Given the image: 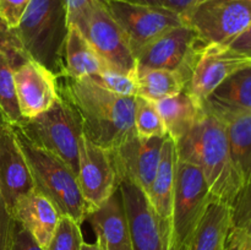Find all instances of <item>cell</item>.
Wrapping results in <instances>:
<instances>
[{"label":"cell","instance_id":"1","mask_svg":"<svg viewBox=\"0 0 251 250\" xmlns=\"http://www.w3.org/2000/svg\"><path fill=\"white\" fill-rule=\"evenodd\" d=\"M59 96L71 105L83 136L97 146L113 150L135 132V97L105 90L93 78L56 76Z\"/></svg>","mask_w":251,"mask_h":250},{"label":"cell","instance_id":"2","mask_svg":"<svg viewBox=\"0 0 251 250\" xmlns=\"http://www.w3.org/2000/svg\"><path fill=\"white\" fill-rule=\"evenodd\" d=\"M203 117L176 141V157L198 167L213 198L229 205L244 184L233 161L225 123L206 105Z\"/></svg>","mask_w":251,"mask_h":250},{"label":"cell","instance_id":"3","mask_svg":"<svg viewBox=\"0 0 251 250\" xmlns=\"http://www.w3.org/2000/svg\"><path fill=\"white\" fill-rule=\"evenodd\" d=\"M14 29L28 59L56 76L64 73V47L69 29L64 0H31Z\"/></svg>","mask_w":251,"mask_h":250},{"label":"cell","instance_id":"4","mask_svg":"<svg viewBox=\"0 0 251 250\" xmlns=\"http://www.w3.org/2000/svg\"><path fill=\"white\" fill-rule=\"evenodd\" d=\"M10 126L26 159L34 188L55 205L60 215L69 216L82 225L91 210L82 198L73 169L55 154L29 141L16 125Z\"/></svg>","mask_w":251,"mask_h":250},{"label":"cell","instance_id":"5","mask_svg":"<svg viewBox=\"0 0 251 250\" xmlns=\"http://www.w3.org/2000/svg\"><path fill=\"white\" fill-rule=\"evenodd\" d=\"M16 126L29 141L59 157L77 176L82 127L75 110L60 96L48 110Z\"/></svg>","mask_w":251,"mask_h":250},{"label":"cell","instance_id":"6","mask_svg":"<svg viewBox=\"0 0 251 250\" xmlns=\"http://www.w3.org/2000/svg\"><path fill=\"white\" fill-rule=\"evenodd\" d=\"M69 25H75L109 68L136 76V58L122 27L103 0H93Z\"/></svg>","mask_w":251,"mask_h":250},{"label":"cell","instance_id":"7","mask_svg":"<svg viewBox=\"0 0 251 250\" xmlns=\"http://www.w3.org/2000/svg\"><path fill=\"white\" fill-rule=\"evenodd\" d=\"M215 200L202 172L178 159L172 215V250H184L210 203Z\"/></svg>","mask_w":251,"mask_h":250},{"label":"cell","instance_id":"8","mask_svg":"<svg viewBox=\"0 0 251 250\" xmlns=\"http://www.w3.org/2000/svg\"><path fill=\"white\" fill-rule=\"evenodd\" d=\"M251 65V58L228 49L225 44L200 39L184 69V90L205 102L206 98L235 71Z\"/></svg>","mask_w":251,"mask_h":250},{"label":"cell","instance_id":"9","mask_svg":"<svg viewBox=\"0 0 251 250\" xmlns=\"http://www.w3.org/2000/svg\"><path fill=\"white\" fill-rule=\"evenodd\" d=\"M184 21L205 43L227 44L251 24V0H200Z\"/></svg>","mask_w":251,"mask_h":250},{"label":"cell","instance_id":"10","mask_svg":"<svg viewBox=\"0 0 251 250\" xmlns=\"http://www.w3.org/2000/svg\"><path fill=\"white\" fill-rule=\"evenodd\" d=\"M113 19L122 27L132 51L145 46L173 27L186 25L183 17L166 6L139 4L127 0H103Z\"/></svg>","mask_w":251,"mask_h":250},{"label":"cell","instance_id":"11","mask_svg":"<svg viewBox=\"0 0 251 250\" xmlns=\"http://www.w3.org/2000/svg\"><path fill=\"white\" fill-rule=\"evenodd\" d=\"M77 183L91 211L103 205L120 185L109 150L97 146L83 135L80 141Z\"/></svg>","mask_w":251,"mask_h":250},{"label":"cell","instance_id":"12","mask_svg":"<svg viewBox=\"0 0 251 250\" xmlns=\"http://www.w3.org/2000/svg\"><path fill=\"white\" fill-rule=\"evenodd\" d=\"M166 137L144 139L136 132L109 150L119 181L129 180L147 195L158 169Z\"/></svg>","mask_w":251,"mask_h":250},{"label":"cell","instance_id":"13","mask_svg":"<svg viewBox=\"0 0 251 250\" xmlns=\"http://www.w3.org/2000/svg\"><path fill=\"white\" fill-rule=\"evenodd\" d=\"M199 42L200 38L195 29L188 25L168 29L136 54L137 73L145 70H169L183 74Z\"/></svg>","mask_w":251,"mask_h":250},{"label":"cell","instance_id":"14","mask_svg":"<svg viewBox=\"0 0 251 250\" xmlns=\"http://www.w3.org/2000/svg\"><path fill=\"white\" fill-rule=\"evenodd\" d=\"M17 102L24 119L48 110L59 100L56 75L37 61L27 59L15 68Z\"/></svg>","mask_w":251,"mask_h":250},{"label":"cell","instance_id":"15","mask_svg":"<svg viewBox=\"0 0 251 250\" xmlns=\"http://www.w3.org/2000/svg\"><path fill=\"white\" fill-rule=\"evenodd\" d=\"M129 221L132 250H168L158 218L146 194L129 180L119 185Z\"/></svg>","mask_w":251,"mask_h":250},{"label":"cell","instance_id":"16","mask_svg":"<svg viewBox=\"0 0 251 250\" xmlns=\"http://www.w3.org/2000/svg\"><path fill=\"white\" fill-rule=\"evenodd\" d=\"M34 188L28 166L10 125L0 123V190L12 212L16 201Z\"/></svg>","mask_w":251,"mask_h":250},{"label":"cell","instance_id":"17","mask_svg":"<svg viewBox=\"0 0 251 250\" xmlns=\"http://www.w3.org/2000/svg\"><path fill=\"white\" fill-rule=\"evenodd\" d=\"M176 149L173 139L167 136L161 152L158 169L151 184L147 199L158 218L159 227L166 238L168 250H172V215L176 172Z\"/></svg>","mask_w":251,"mask_h":250},{"label":"cell","instance_id":"18","mask_svg":"<svg viewBox=\"0 0 251 250\" xmlns=\"http://www.w3.org/2000/svg\"><path fill=\"white\" fill-rule=\"evenodd\" d=\"M105 250H132L131 233L120 189L86 217Z\"/></svg>","mask_w":251,"mask_h":250},{"label":"cell","instance_id":"19","mask_svg":"<svg viewBox=\"0 0 251 250\" xmlns=\"http://www.w3.org/2000/svg\"><path fill=\"white\" fill-rule=\"evenodd\" d=\"M19 221L42 249H46L60 218V212L53 202L41 191L33 189L16 201L12 210Z\"/></svg>","mask_w":251,"mask_h":250},{"label":"cell","instance_id":"20","mask_svg":"<svg viewBox=\"0 0 251 250\" xmlns=\"http://www.w3.org/2000/svg\"><path fill=\"white\" fill-rule=\"evenodd\" d=\"M159 115L164 123L168 136L178 141L205 114V103L194 97L188 91L156 102Z\"/></svg>","mask_w":251,"mask_h":250},{"label":"cell","instance_id":"21","mask_svg":"<svg viewBox=\"0 0 251 250\" xmlns=\"http://www.w3.org/2000/svg\"><path fill=\"white\" fill-rule=\"evenodd\" d=\"M206 108L215 113L226 125L233 161L240 174L243 184L251 181V113L228 112Z\"/></svg>","mask_w":251,"mask_h":250},{"label":"cell","instance_id":"22","mask_svg":"<svg viewBox=\"0 0 251 250\" xmlns=\"http://www.w3.org/2000/svg\"><path fill=\"white\" fill-rule=\"evenodd\" d=\"M229 227V205L215 199L184 250H225Z\"/></svg>","mask_w":251,"mask_h":250},{"label":"cell","instance_id":"23","mask_svg":"<svg viewBox=\"0 0 251 250\" xmlns=\"http://www.w3.org/2000/svg\"><path fill=\"white\" fill-rule=\"evenodd\" d=\"M107 64L91 47L75 25H69L64 47V73L74 78L95 77Z\"/></svg>","mask_w":251,"mask_h":250},{"label":"cell","instance_id":"24","mask_svg":"<svg viewBox=\"0 0 251 250\" xmlns=\"http://www.w3.org/2000/svg\"><path fill=\"white\" fill-rule=\"evenodd\" d=\"M216 109L251 113V65L226 78L205 100Z\"/></svg>","mask_w":251,"mask_h":250},{"label":"cell","instance_id":"25","mask_svg":"<svg viewBox=\"0 0 251 250\" xmlns=\"http://www.w3.org/2000/svg\"><path fill=\"white\" fill-rule=\"evenodd\" d=\"M137 96L151 102L172 97L184 90V78L178 71L145 70L136 74Z\"/></svg>","mask_w":251,"mask_h":250},{"label":"cell","instance_id":"26","mask_svg":"<svg viewBox=\"0 0 251 250\" xmlns=\"http://www.w3.org/2000/svg\"><path fill=\"white\" fill-rule=\"evenodd\" d=\"M14 73V64L0 53V119L7 125H16L24 120L17 102Z\"/></svg>","mask_w":251,"mask_h":250},{"label":"cell","instance_id":"27","mask_svg":"<svg viewBox=\"0 0 251 250\" xmlns=\"http://www.w3.org/2000/svg\"><path fill=\"white\" fill-rule=\"evenodd\" d=\"M134 127L135 132L144 139L168 136L156 103L139 96L135 97Z\"/></svg>","mask_w":251,"mask_h":250},{"label":"cell","instance_id":"28","mask_svg":"<svg viewBox=\"0 0 251 250\" xmlns=\"http://www.w3.org/2000/svg\"><path fill=\"white\" fill-rule=\"evenodd\" d=\"M83 242L81 225L69 216L61 215L44 250H81Z\"/></svg>","mask_w":251,"mask_h":250},{"label":"cell","instance_id":"29","mask_svg":"<svg viewBox=\"0 0 251 250\" xmlns=\"http://www.w3.org/2000/svg\"><path fill=\"white\" fill-rule=\"evenodd\" d=\"M91 78H93L98 85L115 95L123 96V97H136L137 96L136 76L120 73L108 66L102 73Z\"/></svg>","mask_w":251,"mask_h":250},{"label":"cell","instance_id":"30","mask_svg":"<svg viewBox=\"0 0 251 250\" xmlns=\"http://www.w3.org/2000/svg\"><path fill=\"white\" fill-rule=\"evenodd\" d=\"M0 53L5 54L11 60L15 68L28 59L20 43V39L17 38L15 29L9 27V25L1 17H0Z\"/></svg>","mask_w":251,"mask_h":250},{"label":"cell","instance_id":"31","mask_svg":"<svg viewBox=\"0 0 251 250\" xmlns=\"http://www.w3.org/2000/svg\"><path fill=\"white\" fill-rule=\"evenodd\" d=\"M31 0H0V17L11 28H16Z\"/></svg>","mask_w":251,"mask_h":250},{"label":"cell","instance_id":"32","mask_svg":"<svg viewBox=\"0 0 251 250\" xmlns=\"http://www.w3.org/2000/svg\"><path fill=\"white\" fill-rule=\"evenodd\" d=\"M14 225L15 217L0 190V250L9 249Z\"/></svg>","mask_w":251,"mask_h":250},{"label":"cell","instance_id":"33","mask_svg":"<svg viewBox=\"0 0 251 250\" xmlns=\"http://www.w3.org/2000/svg\"><path fill=\"white\" fill-rule=\"evenodd\" d=\"M7 250H44L39 247L34 238L29 234L28 230L15 220L14 230H12L11 242Z\"/></svg>","mask_w":251,"mask_h":250},{"label":"cell","instance_id":"34","mask_svg":"<svg viewBox=\"0 0 251 250\" xmlns=\"http://www.w3.org/2000/svg\"><path fill=\"white\" fill-rule=\"evenodd\" d=\"M225 46L235 53L251 58V24L242 33L238 34L235 38H233Z\"/></svg>","mask_w":251,"mask_h":250},{"label":"cell","instance_id":"35","mask_svg":"<svg viewBox=\"0 0 251 250\" xmlns=\"http://www.w3.org/2000/svg\"><path fill=\"white\" fill-rule=\"evenodd\" d=\"M251 249V234L239 232L229 228L227 240H226L225 250H250Z\"/></svg>","mask_w":251,"mask_h":250},{"label":"cell","instance_id":"36","mask_svg":"<svg viewBox=\"0 0 251 250\" xmlns=\"http://www.w3.org/2000/svg\"><path fill=\"white\" fill-rule=\"evenodd\" d=\"M200 0H164V6L173 10L184 19L186 14L195 6Z\"/></svg>","mask_w":251,"mask_h":250},{"label":"cell","instance_id":"37","mask_svg":"<svg viewBox=\"0 0 251 250\" xmlns=\"http://www.w3.org/2000/svg\"><path fill=\"white\" fill-rule=\"evenodd\" d=\"M93 0H64L66 7V15H68V22L73 20L83 7L87 6Z\"/></svg>","mask_w":251,"mask_h":250},{"label":"cell","instance_id":"38","mask_svg":"<svg viewBox=\"0 0 251 250\" xmlns=\"http://www.w3.org/2000/svg\"><path fill=\"white\" fill-rule=\"evenodd\" d=\"M81 250H105V249L102 245V243L97 239L95 243L83 242L82 247H81Z\"/></svg>","mask_w":251,"mask_h":250},{"label":"cell","instance_id":"39","mask_svg":"<svg viewBox=\"0 0 251 250\" xmlns=\"http://www.w3.org/2000/svg\"><path fill=\"white\" fill-rule=\"evenodd\" d=\"M127 1L139 2V4L156 5V6H164V0H127Z\"/></svg>","mask_w":251,"mask_h":250},{"label":"cell","instance_id":"40","mask_svg":"<svg viewBox=\"0 0 251 250\" xmlns=\"http://www.w3.org/2000/svg\"><path fill=\"white\" fill-rule=\"evenodd\" d=\"M0 123H2V122H1V119H0Z\"/></svg>","mask_w":251,"mask_h":250}]
</instances>
